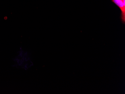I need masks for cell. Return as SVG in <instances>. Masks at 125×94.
Listing matches in <instances>:
<instances>
[{
	"label": "cell",
	"mask_w": 125,
	"mask_h": 94,
	"mask_svg": "<svg viewBox=\"0 0 125 94\" xmlns=\"http://www.w3.org/2000/svg\"><path fill=\"white\" fill-rule=\"evenodd\" d=\"M116 5H117L120 8L121 10V20L124 23L125 21V0H112Z\"/></svg>",
	"instance_id": "cell-1"
},
{
	"label": "cell",
	"mask_w": 125,
	"mask_h": 94,
	"mask_svg": "<svg viewBox=\"0 0 125 94\" xmlns=\"http://www.w3.org/2000/svg\"></svg>",
	"instance_id": "cell-2"
}]
</instances>
